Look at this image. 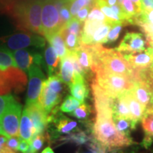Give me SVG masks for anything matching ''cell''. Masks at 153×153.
Here are the masks:
<instances>
[{"label":"cell","instance_id":"obj_27","mask_svg":"<svg viewBox=\"0 0 153 153\" xmlns=\"http://www.w3.org/2000/svg\"><path fill=\"white\" fill-rule=\"evenodd\" d=\"M118 4H119L124 13L131 19V24H133V19L142 12V9L131 0H121Z\"/></svg>","mask_w":153,"mask_h":153},{"label":"cell","instance_id":"obj_26","mask_svg":"<svg viewBox=\"0 0 153 153\" xmlns=\"http://www.w3.org/2000/svg\"><path fill=\"white\" fill-rule=\"evenodd\" d=\"M44 58L45 62V68H46L48 73L49 76L53 75L56 71L60 58L52 45H49L46 47L44 52Z\"/></svg>","mask_w":153,"mask_h":153},{"label":"cell","instance_id":"obj_12","mask_svg":"<svg viewBox=\"0 0 153 153\" xmlns=\"http://www.w3.org/2000/svg\"><path fill=\"white\" fill-rule=\"evenodd\" d=\"M11 53L17 68L24 72H28L33 65L41 67L44 64L43 57L38 53L32 52L26 49H20L13 51Z\"/></svg>","mask_w":153,"mask_h":153},{"label":"cell","instance_id":"obj_35","mask_svg":"<svg viewBox=\"0 0 153 153\" xmlns=\"http://www.w3.org/2000/svg\"><path fill=\"white\" fill-rule=\"evenodd\" d=\"M91 114V108L86 103H82L75 110L70 113V115L81 120H87Z\"/></svg>","mask_w":153,"mask_h":153},{"label":"cell","instance_id":"obj_9","mask_svg":"<svg viewBox=\"0 0 153 153\" xmlns=\"http://www.w3.org/2000/svg\"><path fill=\"white\" fill-rule=\"evenodd\" d=\"M28 72V84L26 106L38 103L43 84L45 81V75L39 66L33 65L29 68Z\"/></svg>","mask_w":153,"mask_h":153},{"label":"cell","instance_id":"obj_28","mask_svg":"<svg viewBox=\"0 0 153 153\" xmlns=\"http://www.w3.org/2000/svg\"><path fill=\"white\" fill-rule=\"evenodd\" d=\"M9 67H17L12 53L8 49L0 47V70H4Z\"/></svg>","mask_w":153,"mask_h":153},{"label":"cell","instance_id":"obj_42","mask_svg":"<svg viewBox=\"0 0 153 153\" xmlns=\"http://www.w3.org/2000/svg\"><path fill=\"white\" fill-rule=\"evenodd\" d=\"M92 7V6H87V7H83V8L80 9V10L76 13V16L74 17L77 19L79 22L84 23L86 21V19H87L89 11H91Z\"/></svg>","mask_w":153,"mask_h":153},{"label":"cell","instance_id":"obj_52","mask_svg":"<svg viewBox=\"0 0 153 153\" xmlns=\"http://www.w3.org/2000/svg\"><path fill=\"white\" fill-rule=\"evenodd\" d=\"M0 135H7V134L5 133V132L4 131L2 127H1V123H0ZM7 137H8V136H7Z\"/></svg>","mask_w":153,"mask_h":153},{"label":"cell","instance_id":"obj_17","mask_svg":"<svg viewBox=\"0 0 153 153\" xmlns=\"http://www.w3.org/2000/svg\"><path fill=\"white\" fill-rule=\"evenodd\" d=\"M140 26L148 40V45L153 48V11L141 12L133 20V24Z\"/></svg>","mask_w":153,"mask_h":153},{"label":"cell","instance_id":"obj_24","mask_svg":"<svg viewBox=\"0 0 153 153\" xmlns=\"http://www.w3.org/2000/svg\"><path fill=\"white\" fill-rule=\"evenodd\" d=\"M112 119L118 131L128 137H131V133L135 129L137 124L133 118L129 117L112 115Z\"/></svg>","mask_w":153,"mask_h":153},{"label":"cell","instance_id":"obj_16","mask_svg":"<svg viewBox=\"0 0 153 153\" xmlns=\"http://www.w3.org/2000/svg\"><path fill=\"white\" fill-rule=\"evenodd\" d=\"M25 109L28 111L30 119L32 120V123H33L34 128L33 137L38 134L43 133L44 130L48 124V115L44 111V110L41 108L38 103L26 106Z\"/></svg>","mask_w":153,"mask_h":153},{"label":"cell","instance_id":"obj_34","mask_svg":"<svg viewBox=\"0 0 153 153\" xmlns=\"http://www.w3.org/2000/svg\"><path fill=\"white\" fill-rule=\"evenodd\" d=\"M106 150L105 147L95 140L89 143H87L85 147L79 149L76 153H106Z\"/></svg>","mask_w":153,"mask_h":153},{"label":"cell","instance_id":"obj_21","mask_svg":"<svg viewBox=\"0 0 153 153\" xmlns=\"http://www.w3.org/2000/svg\"><path fill=\"white\" fill-rule=\"evenodd\" d=\"M57 74L63 83L66 84L68 86L73 83L75 71L70 53H68L65 57L60 59V70Z\"/></svg>","mask_w":153,"mask_h":153},{"label":"cell","instance_id":"obj_38","mask_svg":"<svg viewBox=\"0 0 153 153\" xmlns=\"http://www.w3.org/2000/svg\"><path fill=\"white\" fill-rule=\"evenodd\" d=\"M87 19H88V20L99 21V22H106V21L110 20L105 16L104 13L99 9V8L95 5H94L91 11H89Z\"/></svg>","mask_w":153,"mask_h":153},{"label":"cell","instance_id":"obj_48","mask_svg":"<svg viewBox=\"0 0 153 153\" xmlns=\"http://www.w3.org/2000/svg\"><path fill=\"white\" fill-rule=\"evenodd\" d=\"M106 1L108 4V5L110 6V7L118 4V0H106Z\"/></svg>","mask_w":153,"mask_h":153},{"label":"cell","instance_id":"obj_11","mask_svg":"<svg viewBox=\"0 0 153 153\" xmlns=\"http://www.w3.org/2000/svg\"><path fill=\"white\" fill-rule=\"evenodd\" d=\"M122 55L135 72L148 70L153 64L152 47L147 48L145 51L139 53Z\"/></svg>","mask_w":153,"mask_h":153},{"label":"cell","instance_id":"obj_25","mask_svg":"<svg viewBox=\"0 0 153 153\" xmlns=\"http://www.w3.org/2000/svg\"><path fill=\"white\" fill-rule=\"evenodd\" d=\"M61 30L60 31H57L56 33L47 36L45 38L48 41L50 45H52L53 48L55 50L60 58L62 59L68 54L69 51L66 47L64 37H63Z\"/></svg>","mask_w":153,"mask_h":153},{"label":"cell","instance_id":"obj_50","mask_svg":"<svg viewBox=\"0 0 153 153\" xmlns=\"http://www.w3.org/2000/svg\"><path fill=\"white\" fill-rule=\"evenodd\" d=\"M120 1H121V0H118V3H119ZM131 1H133V2H135L137 6H138L140 8L142 9V6H141V0H131Z\"/></svg>","mask_w":153,"mask_h":153},{"label":"cell","instance_id":"obj_22","mask_svg":"<svg viewBox=\"0 0 153 153\" xmlns=\"http://www.w3.org/2000/svg\"><path fill=\"white\" fill-rule=\"evenodd\" d=\"M123 97L128 106L131 118L137 123L141 120L145 111V106L134 97L131 91H124L123 92Z\"/></svg>","mask_w":153,"mask_h":153},{"label":"cell","instance_id":"obj_23","mask_svg":"<svg viewBox=\"0 0 153 153\" xmlns=\"http://www.w3.org/2000/svg\"><path fill=\"white\" fill-rule=\"evenodd\" d=\"M34 134V128L32 120L26 109L23 111L19 126V137L30 143Z\"/></svg>","mask_w":153,"mask_h":153},{"label":"cell","instance_id":"obj_44","mask_svg":"<svg viewBox=\"0 0 153 153\" xmlns=\"http://www.w3.org/2000/svg\"><path fill=\"white\" fill-rule=\"evenodd\" d=\"M17 0H0V12L7 14L8 11Z\"/></svg>","mask_w":153,"mask_h":153},{"label":"cell","instance_id":"obj_39","mask_svg":"<svg viewBox=\"0 0 153 153\" xmlns=\"http://www.w3.org/2000/svg\"><path fill=\"white\" fill-rule=\"evenodd\" d=\"M15 101L12 95H4L0 96V118L3 116L8 107L13 101Z\"/></svg>","mask_w":153,"mask_h":153},{"label":"cell","instance_id":"obj_53","mask_svg":"<svg viewBox=\"0 0 153 153\" xmlns=\"http://www.w3.org/2000/svg\"><path fill=\"white\" fill-rule=\"evenodd\" d=\"M70 1H71V2H72V1H73V0H70Z\"/></svg>","mask_w":153,"mask_h":153},{"label":"cell","instance_id":"obj_47","mask_svg":"<svg viewBox=\"0 0 153 153\" xmlns=\"http://www.w3.org/2000/svg\"><path fill=\"white\" fill-rule=\"evenodd\" d=\"M0 153H16V152H14V150H11V149L8 148L7 145H5V146L1 150H0Z\"/></svg>","mask_w":153,"mask_h":153},{"label":"cell","instance_id":"obj_32","mask_svg":"<svg viewBox=\"0 0 153 153\" xmlns=\"http://www.w3.org/2000/svg\"><path fill=\"white\" fill-rule=\"evenodd\" d=\"M82 24H84V23L79 22V21L76 18H75V17H72L70 21H68V22L64 25L63 29L66 30L68 33L75 34V35L81 37V33L82 30Z\"/></svg>","mask_w":153,"mask_h":153},{"label":"cell","instance_id":"obj_18","mask_svg":"<svg viewBox=\"0 0 153 153\" xmlns=\"http://www.w3.org/2000/svg\"><path fill=\"white\" fill-rule=\"evenodd\" d=\"M72 52L75 54L78 62L87 75L89 72H91V68L92 65L93 54L91 45L81 43L79 48Z\"/></svg>","mask_w":153,"mask_h":153},{"label":"cell","instance_id":"obj_29","mask_svg":"<svg viewBox=\"0 0 153 153\" xmlns=\"http://www.w3.org/2000/svg\"><path fill=\"white\" fill-rule=\"evenodd\" d=\"M61 31H62V34L64 37L66 47L69 51H74L77 48H79L80 44H81L79 36H76L75 34L68 33L63 29V27Z\"/></svg>","mask_w":153,"mask_h":153},{"label":"cell","instance_id":"obj_51","mask_svg":"<svg viewBox=\"0 0 153 153\" xmlns=\"http://www.w3.org/2000/svg\"><path fill=\"white\" fill-rule=\"evenodd\" d=\"M109 153H124V152L120 150V148H116V149H112V150H111Z\"/></svg>","mask_w":153,"mask_h":153},{"label":"cell","instance_id":"obj_13","mask_svg":"<svg viewBox=\"0 0 153 153\" xmlns=\"http://www.w3.org/2000/svg\"><path fill=\"white\" fill-rule=\"evenodd\" d=\"M48 123H53L55 128L54 136L62 134H70L77 128V123L57 112L56 108L48 116Z\"/></svg>","mask_w":153,"mask_h":153},{"label":"cell","instance_id":"obj_41","mask_svg":"<svg viewBox=\"0 0 153 153\" xmlns=\"http://www.w3.org/2000/svg\"><path fill=\"white\" fill-rule=\"evenodd\" d=\"M70 4L63 6L62 8L59 10V14H60V18L65 24L72 18L70 11Z\"/></svg>","mask_w":153,"mask_h":153},{"label":"cell","instance_id":"obj_19","mask_svg":"<svg viewBox=\"0 0 153 153\" xmlns=\"http://www.w3.org/2000/svg\"><path fill=\"white\" fill-rule=\"evenodd\" d=\"M69 87L72 97L80 102H85V100L89 95V89L86 85L85 76L75 72L73 83L69 86Z\"/></svg>","mask_w":153,"mask_h":153},{"label":"cell","instance_id":"obj_36","mask_svg":"<svg viewBox=\"0 0 153 153\" xmlns=\"http://www.w3.org/2000/svg\"><path fill=\"white\" fill-rule=\"evenodd\" d=\"M94 5V0H73L70 4V11L72 17L76 16V13L83 7Z\"/></svg>","mask_w":153,"mask_h":153},{"label":"cell","instance_id":"obj_31","mask_svg":"<svg viewBox=\"0 0 153 153\" xmlns=\"http://www.w3.org/2000/svg\"><path fill=\"white\" fill-rule=\"evenodd\" d=\"M94 5L97 6L99 9L104 13L105 16L110 20L114 21V22H118L121 21L117 15L114 13V11L112 10L110 6L108 5L106 3V0H95Z\"/></svg>","mask_w":153,"mask_h":153},{"label":"cell","instance_id":"obj_43","mask_svg":"<svg viewBox=\"0 0 153 153\" xmlns=\"http://www.w3.org/2000/svg\"><path fill=\"white\" fill-rule=\"evenodd\" d=\"M21 140L22 138L19 136H12L11 137H9L7 143H6V145L11 150L14 151L18 150Z\"/></svg>","mask_w":153,"mask_h":153},{"label":"cell","instance_id":"obj_33","mask_svg":"<svg viewBox=\"0 0 153 153\" xmlns=\"http://www.w3.org/2000/svg\"><path fill=\"white\" fill-rule=\"evenodd\" d=\"M82 104L79 101L76 99L72 96H68L62 101L60 107L61 111L65 113H72Z\"/></svg>","mask_w":153,"mask_h":153},{"label":"cell","instance_id":"obj_1","mask_svg":"<svg viewBox=\"0 0 153 153\" xmlns=\"http://www.w3.org/2000/svg\"><path fill=\"white\" fill-rule=\"evenodd\" d=\"M97 116L93 127V134L97 142L107 150L131 146L135 142L131 137L120 133L112 119V111L106 107H96Z\"/></svg>","mask_w":153,"mask_h":153},{"label":"cell","instance_id":"obj_46","mask_svg":"<svg viewBox=\"0 0 153 153\" xmlns=\"http://www.w3.org/2000/svg\"><path fill=\"white\" fill-rule=\"evenodd\" d=\"M30 142H28L27 140H25L22 139L20 141V143H19V146L18 150L22 152V153H26V151L28 150V147L30 145Z\"/></svg>","mask_w":153,"mask_h":153},{"label":"cell","instance_id":"obj_30","mask_svg":"<svg viewBox=\"0 0 153 153\" xmlns=\"http://www.w3.org/2000/svg\"><path fill=\"white\" fill-rule=\"evenodd\" d=\"M128 24L126 22L124 21H118V22H115L112 24L111 28L108 32V36L106 38V43H114L118 39L119 35L121 32L122 28L124 26Z\"/></svg>","mask_w":153,"mask_h":153},{"label":"cell","instance_id":"obj_15","mask_svg":"<svg viewBox=\"0 0 153 153\" xmlns=\"http://www.w3.org/2000/svg\"><path fill=\"white\" fill-rule=\"evenodd\" d=\"M131 91L134 97L145 106V109L153 106V88L146 82L135 79Z\"/></svg>","mask_w":153,"mask_h":153},{"label":"cell","instance_id":"obj_54","mask_svg":"<svg viewBox=\"0 0 153 153\" xmlns=\"http://www.w3.org/2000/svg\"><path fill=\"white\" fill-rule=\"evenodd\" d=\"M94 1H95V0H94Z\"/></svg>","mask_w":153,"mask_h":153},{"label":"cell","instance_id":"obj_3","mask_svg":"<svg viewBox=\"0 0 153 153\" xmlns=\"http://www.w3.org/2000/svg\"><path fill=\"white\" fill-rule=\"evenodd\" d=\"M93 60L91 72L97 70L128 76L135 79V72L123 55L116 49L106 48L101 44L91 45Z\"/></svg>","mask_w":153,"mask_h":153},{"label":"cell","instance_id":"obj_4","mask_svg":"<svg viewBox=\"0 0 153 153\" xmlns=\"http://www.w3.org/2000/svg\"><path fill=\"white\" fill-rule=\"evenodd\" d=\"M27 83L26 73L17 67L0 70V96L22 92Z\"/></svg>","mask_w":153,"mask_h":153},{"label":"cell","instance_id":"obj_14","mask_svg":"<svg viewBox=\"0 0 153 153\" xmlns=\"http://www.w3.org/2000/svg\"><path fill=\"white\" fill-rule=\"evenodd\" d=\"M61 94L62 93L48 87L44 81L41 95L38 99V104L44 111L49 115L60 102Z\"/></svg>","mask_w":153,"mask_h":153},{"label":"cell","instance_id":"obj_37","mask_svg":"<svg viewBox=\"0 0 153 153\" xmlns=\"http://www.w3.org/2000/svg\"><path fill=\"white\" fill-rule=\"evenodd\" d=\"M66 139L67 140H70L78 145L87 144L89 141V140H90L89 137L83 131L72 133L68 137H67Z\"/></svg>","mask_w":153,"mask_h":153},{"label":"cell","instance_id":"obj_8","mask_svg":"<svg viewBox=\"0 0 153 153\" xmlns=\"http://www.w3.org/2000/svg\"><path fill=\"white\" fill-rule=\"evenodd\" d=\"M22 108V105L15 100L9 105L8 108L0 118L1 127L9 137L11 136L19 137Z\"/></svg>","mask_w":153,"mask_h":153},{"label":"cell","instance_id":"obj_49","mask_svg":"<svg viewBox=\"0 0 153 153\" xmlns=\"http://www.w3.org/2000/svg\"><path fill=\"white\" fill-rule=\"evenodd\" d=\"M41 153H55V152H53V150H52V148H51V147H47V148L44 149L43 152Z\"/></svg>","mask_w":153,"mask_h":153},{"label":"cell","instance_id":"obj_2","mask_svg":"<svg viewBox=\"0 0 153 153\" xmlns=\"http://www.w3.org/2000/svg\"><path fill=\"white\" fill-rule=\"evenodd\" d=\"M43 0H17L7 15L10 16L19 30L43 36L41 12Z\"/></svg>","mask_w":153,"mask_h":153},{"label":"cell","instance_id":"obj_45","mask_svg":"<svg viewBox=\"0 0 153 153\" xmlns=\"http://www.w3.org/2000/svg\"><path fill=\"white\" fill-rule=\"evenodd\" d=\"M142 12H150L153 11V0H141Z\"/></svg>","mask_w":153,"mask_h":153},{"label":"cell","instance_id":"obj_40","mask_svg":"<svg viewBox=\"0 0 153 153\" xmlns=\"http://www.w3.org/2000/svg\"><path fill=\"white\" fill-rule=\"evenodd\" d=\"M44 142H45V136L43 133H41L38 134L32 138L31 141H30V145H31L34 151L37 152L38 151H39L43 148Z\"/></svg>","mask_w":153,"mask_h":153},{"label":"cell","instance_id":"obj_5","mask_svg":"<svg viewBox=\"0 0 153 153\" xmlns=\"http://www.w3.org/2000/svg\"><path fill=\"white\" fill-rule=\"evenodd\" d=\"M0 43L9 51H14L28 47L43 48L45 45V40L38 34L22 31L0 37Z\"/></svg>","mask_w":153,"mask_h":153},{"label":"cell","instance_id":"obj_7","mask_svg":"<svg viewBox=\"0 0 153 153\" xmlns=\"http://www.w3.org/2000/svg\"><path fill=\"white\" fill-rule=\"evenodd\" d=\"M41 24L42 30L45 38L60 31L64 26L65 24L60 18L54 0H43Z\"/></svg>","mask_w":153,"mask_h":153},{"label":"cell","instance_id":"obj_20","mask_svg":"<svg viewBox=\"0 0 153 153\" xmlns=\"http://www.w3.org/2000/svg\"><path fill=\"white\" fill-rule=\"evenodd\" d=\"M140 120L143 129L145 132L143 145L145 148H148L153 140V106L145 109Z\"/></svg>","mask_w":153,"mask_h":153},{"label":"cell","instance_id":"obj_10","mask_svg":"<svg viewBox=\"0 0 153 153\" xmlns=\"http://www.w3.org/2000/svg\"><path fill=\"white\" fill-rule=\"evenodd\" d=\"M148 45V40L139 32H128L124 36L118 46L115 48L121 54L135 53L145 51Z\"/></svg>","mask_w":153,"mask_h":153},{"label":"cell","instance_id":"obj_6","mask_svg":"<svg viewBox=\"0 0 153 153\" xmlns=\"http://www.w3.org/2000/svg\"><path fill=\"white\" fill-rule=\"evenodd\" d=\"M94 81L105 90L114 94H120L131 91L133 88L135 79L128 76L113 74L103 70H97L94 73Z\"/></svg>","mask_w":153,"mask_h":153}]
</instances>
